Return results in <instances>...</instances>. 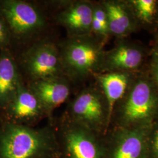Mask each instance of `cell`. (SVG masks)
<instances>
[{
    "mask_svg": "<svg viewBox=\"0 0 158 158\" xmlns=\"http://www.w3.org/2000/svg\"><path fill=\"white\" fill-rule=\"evenodd\" d=\"M53 122L42 127L17 124L0 116V158H60Z\"/></svg>",
    "mask_w": 158,
    "mask_h": 158,
    "instance_id": "cell-1",
    "label": "cell"
},
{
    "mask_svg": "<svg viewBox=\"0 0 158 158\" xmlns=\"http://www.w3.org/2000/svg\"><path fill=\"white\" fill-rule=\"evenodd\" d=\"M64 76L72 83L101 70L104 53L91 35L68 38L57 44Z\"/></svg>",
    "mask_w": 158,
    "mask_h": 158,
    "instance_id": "cell-2",
    "label": "cell"
},
{
    "mask_svg": "<svg viewBox=\"0 0 158 158\" xmlns=\"http://www.w3.org/2000/svg\"><path fill=\"white\" fill-rule=\"evenodd\" d=\"M0 14L10 31L14 43L25 44L38 36L48 26L44 12L32 2L23 0H0Z\"/></svg>",
    "mask_w": 158,
    "mask_h": 158,
    "instance_id": "cell-3",
    "label": "cell"
},
{
    "mask_svg": "<svg viewBox=\"0 0 158 158\" xmlns=\"http://www.w3.org/2000/svg\"><path fill=\"white\" fill-rule=\"evenodd\" d=\"M15 57L25 83L64 76L57 44L48 38L34 41Z\"/></svg>",
    "mask_w": 158,
    "mask_h": 158,
    "instance_id": "cell-4",
    "label": "cell"
},
{
    "mask_svg": "<svg viewBox=\"0 0 158 158\" xmlns=\"http://www.w3.org/2000/svg\"><path fill=\"white\" fill-rule=\"evenodd\" d=\"M60 158H104L97 135L72 121L64 114L53 118Z\"/></svg>",
    "mask_w": 158,
    "mask_h": 158,
    "instance_id": "cell-5",
    "label": "cell"
},
{
    "mask_svg": "<svg viewBox=\"0 0 158 158\" xmlns=\"http://www.w3.org/2000/svg\"><path fill=\"white\" fill-rule=\"evenodd\" d=\"M72 121L98 135L110 123L107 102L102 90L89 87L82 90L68 104L63 112Z\"/></svg>",
    "mask_w": 158,
    "mask_h": 158,
    "instance_id": "cell-6",
    "label": "cell"
},
{
    "mask_svg": "<svg viewBox=\"0 0 158 158\" xmlns=\"http://www.w3.org/2000/svg\"><path fill=\"white\" fill-rule=\"evenodd\" d=\"M3 118L17 124L35 127L47 114L38 98L20 80L17 93L6 110L0 115Z\"/></svg>",
    "mask_w": 158,
    "mask_h": 158,
    "instance_id": "cell-7",
    "label": "cell"
},
{
    "mask_svg": "<svg viewBox=\"0 0 158 158\" xmlns=\"http://www.w3.org/2000/svg\"><path fill=\"white\" fill-rule=\"evenodd\" d=\"M57 3L55 20L67 32L68 38L91 35L94 5L85 1H62Z\"/></svg>",
    "mask_w": 158,
    "mask_h": 158,
    "instance_id": "cell-8",
    "label": "cell"
},
{
    "mask_svg": "<svg viewBox=\"0 0 158 158\" xmlns=\"http://www.w3.org/2000/svg\"><path fill=\"white\" fill-rule=\"evenodd\" d=\"M72 82L65 76L42 79L26 83L40 102L49 123L55 110L66 102L70 95Z\"/></svg>",
    "mask_w": 158,
    "mask_h": 158,
    "instance_id": "cell-9",
    "label": "cell"
},
{
    "mask_svg": "<svg viewBox=\"0 0 158 158\" xmlns=\"http://www.w3.org/2000/svg\"><path fill=\"white\" fill-rule=\"evenodd\" d=\"M157 97L149 83L139 81L128 97L123 108V117L128 123H138L149 118L155 111Z\"/></svg>",
    "mask_w": 158,
    "mask_h": 158,
    "instance_id": "cell-10",
    "label": "cell"
},
{
    "mask_svg": "<svg viewBox=\"0 0 158 158\" xmlns=\"http://www.w3.org/2000/svg\"><path fill=\"white\" fill-rule=\"evenodd\" d=\"M22 79L13 51H0V111L2 113L17 93Z\"/></svg>",
    "mask_w": 158,
    "mask_h": 158,
    "instance_id": "cell-11",
    "label": "cell"
},
{
    "mask_svg": "<svg viewBox=\"0 0 158 158\" xmlns=\"http://www.w3.org/2000/svg\"><path fill=\"white\" fill-rule=\"evenodd\" d=\"M142 60V53L138 49L119 45L107 53H104L101 70L113 72L134 69L141 64Z\"/></svg>",
    "mask_w": 158,
    "mask_h": 158,
    "instance_id": "cell-12",
    "label": "cell"
},
{
    "mask_svg": "<svg viewBox=\"0 0 158 158\" xmlns=\"http://www.w3.org/2000/svg\"><path fill=\"white\" fill-rule=\"evenodd\" d=\"M95 77L107 102L110 121L115 104L124 94L128 82V76L124 73L110 72L96 74Z\"/></svg>",
    "mask_w": 158,
    "mask_h": 158,
    "instance_id": "cell-13",
    "label": "cell"
},
{
    "mask_svg": "<svg viewBox=\"0 0 158 158\" xmlns=\"http://www.w3.org/2000/svg\"><path fill=\"white\" fill-rule=\"evenodd\" d=\"M101 4L106 12L110 33L120 36L130 30V17L120 3L115 1H104Z\"/></svg>",
    "mask_w": 158,
    "mask_h": 158,
    "instance_id": "cell-14",
    "label": "cell"
},
{
    "mask_svg": "<svg viewBox=\"0 0 158 158\" xmlns=\"http://www.w3.org/2000/svg\"><path fill=\"white\" fill-rule=\"evenodd\" d=\"M142 147L141 136L136 132H131L117 142L109 153L108 158H139Z\"/></svg>",
    "mask_w": 158,
    "mask_h": 158,
    "instance_id": "cell-15",
    "label": "cell"
},
{
    "mask_svg": "<svg viewBox=\"0 0 158 158\" xmlns=\"http://www.w3.org/2000/svg\"><path fill=\"white\" fill-rule=\"evenodd\" d=\"M106 38L110 34L106 12L102 4L94 5L91 34Z\"/></svg>",
    "mask_w": 158,
    "mask_h": 158,
    "instance_id": "cell-16",
    "label": "cell"
},
{
    "mask_svg": "<svg viewBox=\"0 0 158 158\" xmlns=\"http://www.w3.org/2000/svg\"><path fill=\"white\" fill-rule=\"evenodd\" d=\"M139 17L147 23L151 21L155 11L156 1L154 0H136L134 1Z\"/></svg>",
    "mask_w": 158,
    "mask_h": 158,
    "instance_id": "cell-17",
    "label": "cell"
},
{
    "mask_svg": "<svg viewBox=\"0 0 158 158\" xmlns=\"http://www.w3.org/2000/svg\"><path fill=\"white\" fill-rule=\"evenodd\" d=\"M12 49V39L6 21L0 14V51Z\"/></svg>",
    "mask_w": 158,
    "mask_h": 158,
    "instance_id": "cell-18",
    "label": "cell"
},
{
    "mask_svg": "<svg viewBox=\"0 0 158 158\" xmlns=\"http://www.w3.org/2000/svg\"><path fill=\"white\" fill-rule=\"evenodd\" d=\"M154 149L156 155L158 156V128L155 135L154 139Z\"/></svg>",
    "mask_w": 158,
    "mask_h": 158,
    "instance_id": "cell-19",
    "label": "cell"
},
{
    "mask_svg": "<svg viewBox=\"0 0 158 158\" xmlns=\"http://www.w3.org/2000/svg\"><path fill=\"white\" fill-rule=\"evenodd\" d=\"M154 75H155V79L158 85V65H157L155 68V70L154 72Z\"/></svg>",
    "mask_w": 158,
    "mask_h": 158,
    "instance_id": "cell-20",
    "label": "cell"
},
{
    "mask_svg": "<svg viewBox=\"0 0 158 158\" xmlns=\"http://www.w3.org/2000/svg\"><path fill=\"white\" fill-rule=\"evenodd\" d=\"M155 60L156 62L158 64V51L155 53Z\"/></svg>",
    "mask_w": 158,
    "mask_h": 158,
    "instance_id": "cell-21",
    "label": "cell"
}]
</instances>
